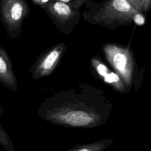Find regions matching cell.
Returning <instances> with one entry per match:
<instances>
[{"label": "cell", "instance_id": "3957f363", "mask_svg": "<svg viewBox=\"0 0 151 151\" xmlns=\"http://www.w3.org/2000/svg\"><path fill=\"white\" fill-rule=\"evenodd\" d=\"M101 51L106 60L129 90L133 84L137 85L139 76L142 73H138L133 51L129 45L107 42L103 45Z\"/></svg>", "mask_w": 151, "mask_h": 151}, {"label": "cell", "instance_id": "277c9868", "mask_svg": "<svg viewBox=\"0 0 151 151\" xmlns=\"http://www.w3.org/2000/svg\"><path fill=\"white\" fill-rule=\"evenodd\" d=\"M29 15L26 0H0V19L11 39L19 36L23 21Z\"/></svg>", "mask_w": 151, "mask_h": 151}, {"label": "cell", "instance_id": "6da1fadb", "mask_svg": "<svg viewBox=\"0 0 151 151\" xmlns=\"http://www.w3.org/2000/svg\"><path fill=\"white\" fill-rule=\"evenodd\" d=\"M113 103L104 91L80 83L46 97L37 114L45 122L69 128L92 129L104 124Z\"/></svg>", "mask_w": 151, "mask_h": 151}, {"label": "cell", "instance_id": "5bb4252c", "mask_svg": "<svg viewBox=\"0 0 151 151\" xmlns=\"http://www.w3.org/2000/svg\"><path fill=\"white\" fill-rule=\"evenodd\" d=\"M5 114V110L2 106V105L0 103V116H4Z\"/></svg>", "mask_w": 151, "mask_h": 151}, {"label": "cell", "instance_id": "9c48e42d", "mask_svg": "<svg viewBox=\"0 0 151 151\" xmlns=\"http://www.w3.org/2000/svg\"><path fill=\"white\" fill-rule=\"evenodd\" d=\"M114 142L111 139H104L91 143L76 145L67 151H104Z\"/></svg>", "mask_w": 151, "mask_h": 151}, {"label": "cell", "instance_id": "5b68a950", "mask_svg": "<svg viewBox=\"0 0 151 151\" xmlns=\"http://www.w3.org/2000/svg\"><path fill=\"white\" fill-rule=\"evenodd\" d=\"M41 8L47 12L58 29L65 34L71 32L81 17L78 9L58 0H51Z\"/></svg>", "mask_w": 151, "mask_h": 151}, {"label": "cell", "instance_id": "ba28073f", "mask_svg": "<svg viewBox=\"0 0 151 151\" xmlns=\"http://www.w3.org/2000/svg\"><path fill=\"white\" fill-rule=\"evenodd\" d=\"M0 83L12 92L18 91V86L12 63L2 47H0Z\"/></svg>", "mask_w": 151, "mask_h": 151}, {"label": "cell", "instance_id": "7c38bea8", "mask_svg": "<svg viewBox=\"0 0 151 151\" xmlns=\"http://www.w3.org/2000/svg\"><path fill=\"white\" fill-rule=\"evenodd\" d=\"M61 1L64 3L68 4V5L71 6L76 9H80V8L86 3L87 0H58Z\"/></svg>", "mask_w": 151, "mask_h": 151}, {"label": "cell", "instance_id": "8fae6325", "mask_svg": "<svg viewBox=\"0 0 151 151\" xmlns=\"http://www.w3.org/2000/svg\"><path fill=\"white\" fill-rule=\"evenodd\" d=\"M139 12L145 14L151 10V0H127Z\"/></svg>", "mask_w": 151, "mask_h": 151}, {"label": "cell", "instance_id": "4fadbf2b", "mask_svg": "<svg viewBox=\"0 0 151 151\" xmlns=\"http://www.w3.org/2000/svg\"><path fill=\"white\" fill-rule=\"evenodd\" d=\"M51 0H32V1L34 2V4L40 6L41 8L45 6Z\"/></svg>", "mask_w": 151, "mask_h": 151}, {"label": "cell", "instance_id": "30bf717a", "mask_svg": "<svg viewBox=\"0 0 151 151\" xmlns=\"http://www.w3.org/2000/svg\"><path fill=\"white\" fill-rule=\"evenodd\" d=\"M0 145L5 151H15L12 139L1 124H0Z\"/></svg>", "mask_w": 151, "mask_h": 151}, {"label": "cell", "instance_id": "8992f818", "mask_svg": "<svg viewBox=\"0 0 151 151\" xmlns=\"http://www.w3.org/2000/svg\"><path fill=\"white\" fill-rule=\"evenodd\" d=\"M67 50L64 42H59L41 53L30 67L34 80H39L50 76L56 69Z\"/></svg>", "mask_w": 151, "mask_h": 151}, {"label": "cell", "instance_id": "7a4b0ae2", "mask_svg": "<svg viewBox=\"0 0 151 151\" xmlns=\"http://www.w3.org/2000/svg\"><path fill=\"white\" fill-rule=\"evenodd\" d=\"M85 4L88 10L83 13L84 19L90 24L109 29L134 24L142 25L146 21L143 14L127 0H103L100 2L87 0Z\"/></svg>", "mask_w": 151, "mask_h": 151}, {"label": "cell", "instance_id": "52a82bcc", "mask_svg": "<svg viewBox=\"0 0 151 151\" xmlns=\"http://www.w3.org/2000/svg\"><path fill=\"white\" fill-rule=\"evenodd\" d=\"M90 63L91 72L95 77L108 84L117 92L122 93L129 92L130 90L119 74L109 68L98 57H93Z\"/></svg>", "mask_w": 151, "mask_h": 151}]
</instances>
